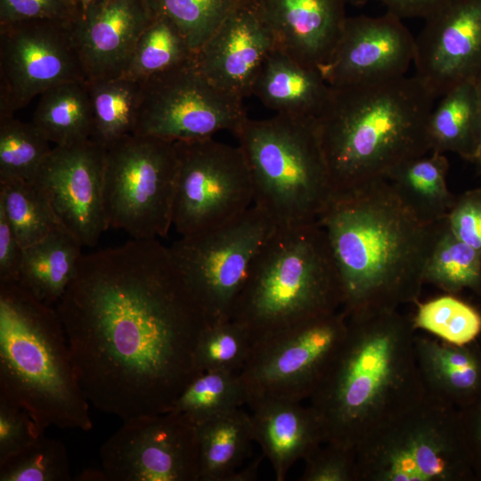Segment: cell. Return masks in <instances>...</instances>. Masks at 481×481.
Listing matches in <instances>:
<instances>
[{
	"label": "cell",
	"mask_w": 481,
	"mask_h": 481,
	"mask_svg": "<svg viewBox=\"0 0 481 481\" xmlns=\"http://www.w3.org/2000/svg\"><path fill=\"white\" fill-rule=\"evenodd\" d=\"M31 122L55 146L91 139L94 115L87 81L67 82L45 91Z\"/></svg>",
	"instance_id": "obj_29"
},
{
	"label": "cell",
	"mask_w": 481,
	"mask_h": 481,
	"mask_svg": "<svg viewBox=\"0 0 481 481\" xmlns=\"http://www.w3.org/2000/svg\"><path fill=\"white\" fill-rule=\"evenodd\" d=\"M412 317L398 310L347 316L346 337L309 404L325 444L355 450L426 393Z\"/></svg>",
	"instance_id": "obj_3"
},
{
	"label": "cell",
	"mask_w": 481,
	"mask_h": 481,
	"mask_svg": "<svg viewBox=\"0 0 481 481\" xmlns=\"http://www.w3.org/2000/svg\"><path fill=\"white\" fill-rule=\"evenodd\" d=\"M390 12L403 18L426 19L452 0H378Z\"/></svg>",
	"instance_id": "obj_46"
},
{
	"label": "cell",
	"mask_w": 481,
	"mask_h": 481,
	"mask_svg": "<svg viewBox=\"0 0 481 481\" xmlns=\"http://www.w3.org/2000/svg\"><path fill=\"white\" fill-rule=\"evenodd\" d=\"M425 20L415 76L436 99L481 74V0H452Z\"/></svg>",
	"instance_id": "obj_18"
},
{
	"label": "cell",
	"mask_w": 481,
	"mask_h": 481,
	"mask_svg": "<svg viewBox=\"0 0 481 481\" xmlns=\"http://www.w3.org/2000/svg\"><path fill=\"white\" fill-rule=\"evenodd\" d=\"M82 247L67 230L58 227L24 248L18 283L38 300L57 304L77 273Z\"/></svg>",
	"instance_id": "obj_25"
},
{
	"label": "cell",
	"mask_w": 481,
	"mask_h": 481,
	"mask_svg": "<svg viewBox=\"0 0 481 481\" xmlns=\"http://www.w3.org/2000/svg\"><path fill=\"white\" fill-rule=\"evenodd\" d=\"M149 0H95L71 27L86 81L122 77L154 18Z\"/></svg>",
	"instance_id": "obj_19"
},
{
	"label": "cell",
	"mask_w": 481,
	"mask_h": 481,
	"mask_svg": "<svg viewBox=\"0 0 481 481\" xmlns=\"http://www.w3.org/2000/svg\"><path fill=\"white\" fill-rule=\"evenodd\" d=\"M23 253L24 248L0 208V282H19Z\"/></svg>",
	"instance_id": "obj_44"
},
{
	"label": "cell",
	"mask_w": 481,
	"mask_h": 481,
	"mask_svg": "<svg viewBox=\"0 0 481 481\" xmlns=\"http://www.w3.org/2000/svg\"><path fill=\"white\" fill-rule=\"evenodd\" d=\"M414 55L415 38L394 13L347 17L320 71L331 87L374 83L406 76Z\"/></svg>",
	"instance_id": "obj_17"
},
{
	"label": "cell",
	"mask_w": 481,
	"mask_h": 481,
	"mask_svg": "<svg viewBox=\"0 0 481 481\" xmlns=\"http://www.w3.org/2000/svg\"><path fill=\"white\" fill-rule=\"evenodd\" d=\"M154 14L171 20L195 53L222 23L249 0H149Z\"/></svg>",
	"instance_id": "obj_37"
},
{
	"label": "cell",
	"mask_w": 481,
	"mask_h": 481,
	"mask_svg": "<svg viewBox=\"0 0 481 481\" xmlns=\"http://www.w3.org/2000/svg\"><path fill=\"white\" fill-rule=\"evenodd\" d=\"M78 481H109L108 477L102 469H88L79 473L75 478Z\"/></svg>",
	"instance_id": "obj_48"
},
{
	"label": "cell",
	"mask_w": 481,
	"mask_h": 481,
	"mask_svg": "<svg viewBox=\"0 0 481 481\" xmlns=\"http://www.w3.org/2000/svg\"><path fill=\"white\" fill-rule=\"evenodd\" d=\"M252 348L247 331L232 319L210 322L201 331L194 353L196 370L240 373Z\"/></svg>",
	"instance_id": "obj_38"
},
{
	"label": "cell",
	"mask_w": 481,
	"mask_h": 481,
	"mask_svg": "<svg viewBox=\"0 0 481 481\" xmlns=\"http://www.w3.org/2000/svg\"><path fill=\"white\" fill-rule=\"evenodd\" d=\"M140 83L135 135L196 141L223 130L235 134L248 118L242 100L216 87L195 61Z\"/></svg>",
	"instance_id": "obj_13"
},
{
	"label": "cell",
	"mask_w": 481,
	"mask_h": 481,
	"mask_svg": "<svg viewBox=\"0 0 481 481\" xmlns=\"http://www.w3.org/2000/svg\"><path fill=\"white\" fill-rule=\"evenodd\" d=\"M248 395L239 373L225 371L199 372L184 387L172 411L195 425L218 413L247 404Z\"/></svg>",
	"instance_id": "obj_34"
},
{
	"label": "cell",
	"mask_w": 481,
	"mask_h": 481,
	"mask_svg": "<svg viewBox=\"0 0 481 481\" xmlns=\"http://www.w3.org/2000/svg\"><path fill=\"white\" fill-rule=\"evenodd\" d=\"M264 455L258 457L255 461H251L248 466L236 471L232 481H251L256 479L258 468L260 465V460Z\"/></svg>",
	"instance_id": "obj_47"
},
{
	"label": "cell",
	"mask_w": 481,
	"mask_h": 481,
	"mask_svg": "<svg viewBox=\"0 0 481 481\" xmlns=\"http://www.w3.org/2000/svg\"><path fill=\"white\" fill-rule=\"evenodd\" d=\"M100 457L109 481H200L196 425L175 411L124 420Z\"/></svg>",
	"instance_id": "obj_14"
},
{
	"label": "cell",
	"mask_w": 481,
	"mask_h": 481,
	"mask_svg": "<svg viewBox=\"0 0 481 481\" xmlns=\"http://www.w3.org/2000/svg\"><path fill=\"white\" fill-rule=\"evenodd\" d=\"M195 55L177 26L168 18L155 14L139 37L122 77L141 82L192 62Z\"/></svg>",
	"instance_id": "obj_31"
},
{
	"label": "cell",
	"mask_w": 481,
	"mask_h": 481,
	"mask_svg": "<svg viewBox=\"0 0 481 481\" xmlns=\"http://www.w3.org/2000/svg\"><path fill=\"white\" fill-rule=\"evenodd\" d=\"M254 440L270 461L277 481L291 467L325 444L322 421L308 404L289 400H262L249 404Z\"/></svg>",
	"instance_id": "obj_22"
},
{
	"label": "cell",
	"mask_w": 481,
	"mask_h": 481,
	"mask_svg": "<svg viewBox=\"0 0 481 481\" xmlns=\"http://www.w3.org/2000/svg\"><path fill=\"white\" fill-rule=\"evenodd\" d=\"M175 144L130 134L106 147L103 198L109 228L133 239L167 235L173 225Z\"/></svg>",
	"instance_id": "obj_9"
},
{
	"label": "cell",
	"mask_w": 481,
	"mask_h": 481,
	"mask_svg": "<svg viewBox=\"0 0 481 481\" xmlns=\"http://www.w3.org/2000/svg\"><path fill=\"white\" fill-rule=\"evenodd\" d=\"M234 135L250 172L254 205L277 226L317 222L334 192L316 118H248Z\"/></svg>",
	"instance_id": "obj_7"
},
{
	"label": "cell",
	"mask_w": 481,
	"mask_h": 481,
	"mask_svg": "<svg viewBox=\"0 0 481 481\" xmlns=\"http://www.w3.org/2000/svg\"><path fill=\"white\" fill-rule=\"evenodd\" d=\"M345 0H257L275 48L304 65L329 61L346 20Z\"/></svg>",
	"instance_id": "obj_21"
},
{
	"label": "cell",
	"mask_w": 481,
	"mask_h": 481,
	"mask_svg": "<svg viewBox=\"0 0 481 481\" xmlns=\"http://www.w3.org/2000/svg\"><path fill=\"white\" fill-rule=\"evenodd\" d=\"M345 1L346 4L355 5V6L363 5L364 4L368 2V0H345Z\"/></svg>",
	"instance_id": "obj_51"
},
{
	"label": "cell",
	"mask_w": 481,
	"mask_h": 481,
	"mask_svg": "<svg viewBox=\"0 0 481 481\" xmlns=\"http://www.w3.org/2000/svg\"><path fill=\"white\" fill-rule=\"evenodd\" d=\"M79 10V15L86 12L90 4L95 0H73Z\"/></svg>",
	"instance_id": "obj_50"
},
{
	"label": "cell",
	"mask_w": 481,
	"mask_h": 481,
	"mask_svg": "<svg viewBox=\"0 0 481 481\" xmlns=\"http://www.w3.org/2000/svg\"><path fill=\"white\" fill-rule=\"evenodd\" d=\"M106 147L88 139L55 146L34 182L61 225L82 246H94L109 228L103 198Z\"/></svg>",
	"instance_id": "obj_16"
},
{
	"label": "cell",
	"mask_w": 481,
	"mask_h": 481,
	"mask_svg": "<svg viewBox=\"0 0 481 481\" xmlns=\"http://www.w3.org/2000/svg\"><path fill=\"white\" fill-rule=\"evenodd\" d=\"M89 403L124 420L172 411L209 320L157 239L82 255L57 302Z\"/></svg>",
	"instance_id": "obj_1"
},
{
	"label": "cell",
	"mask_w": 481,
	"mask_h": 481,
	"mask_svg": "<svg viewBox=\"0 0 481 481\" xmlns=\"http://www.w3.org/2000/svg\"><path fill=\"white\" fill-rule=\"evenodd\" d=\"M477 86H478V94H479V125H480V138H479V146L477 154L476 157V159L474 162H476L478 166V168L481 172V74L477 78Z\"/></svg>",
	"instance_id": "obj_49"
},
{
	"label": "cell",
	"mask_w": 481,
	"mask_h": 481,
	"mask_svg": "<svg viewBox=\"0 0 481 481\" xmlns=\"http://www.w3.org/2000/svg\"><path fill=\"white\" fill-rule=\"evenodd\" d=\"M342 306L340 279L317 221L275 228L253 261L231 319L253 345Z\"/></svg>",
	"instance_id": "obj_6"
},
{
	"label": "cell",
	"mask_w": 481,
	"mask_h": 481,
	"mask_svg": "<svg viewBox=\"0 0 481 481\" xmlns=\"http://www.w3.org/2000/svg\"><path fill=\"white\" fill-rule=\"evenodd\" d=\"M276 227L253 205L224 224L182 236L168 247L209 322L231 319L253 261Z\"/></svg>",
	"instance_id": "obj_10"
},
{
	"label": "cell",
	"mask_w": 481,
	"mask_h": 481,
	"mask_svg": "<svg viewBox=\"0 0 481 481\" xmlns=\"http://www.w3.org/2000/svg\"><path fill=\"white\" fill-rule=\"evenodd\" d=\"M330 86L321 71L273 49L255 80L252 94L276 114L316 118Z\"/></svg>",
	"instance_id": "obj_24"
},
{
	"label": "cell",
	"mask_w": 481,
	"mask_h": 481,
	"mask_svg": "<svg viewBox=\"0 0 481 481\" xmlns=\"http://www.w3.org/2000/svg\"><path fill=\"white\" fill-rule=\"evenodd\" d=\"M69 480L71 474L65 445L45 434L0 461V481Z\"/></svg>",
	"instance_id": "obj_39"
},
{
	"label": "cell",
	"mask_w": 481,
	"mask_h": 481,
	"mask_svg": "<svg viewBox=\"0 0 481 481\" xmlns=\"http://www.w3.org/2000/svg\"><path fill=\"white\" fill-rule=\"evenodd\" d=\"M49 143L32 122L0 117V180L34 181L53 150Z\"/></svg>",
	"instance_id": "obj_35"
},
{
	"label": "cell",
	"mask_w": 481,
	"mask_h": 481,
	"mask_svg": "<svg viewBox=\"0 0 481 481\" xmlns=\"http://www.w3.org/2000/svg\"><path fill=\"white\" fill-rule=\"evenodd\" d=\"M0 399L43 431L93 428L57 310L18 282H0Z\"/></svg>",
	"instance_id": "obj_5"
},
{
	"label": "cell",
	"mask_w": 481,
	"mask_h": 481,
	"mask_svg": "<svg viewBox=\"0 0 481 481\" xmlns=\"http://www.w3.org/2000/svg\"><path fill=\"white\" fill-rule=\"evenodd\" d=\"M45 434L30 414L0 399V461L22 450Z\"/></svg>",
	"instance_id": "obj_42"
},
{
	"label": "cell",
	"mask_w": 481,
	"mask_h": 481,
	"mask_svg": "<svg viewBox=\"0 0 481 481\" xmlns=\"http://www.w3.org/2000/svg\"><path fill=\"white\" fill-rule=\"evenodd\" d=\"M424 283L452 295L465 289H481V252L457 238L446 217L440 221L425 267Z\"/></svg>",
	"instance_id": "obj_32"
},
{
	"label": "cell",
	"mask_w": 481,
	"mask_h": 481,
	"mask_svg": "<svg viewBox=\"0 0 481 481\" xmlns=\"http://www.w3.org/2000/svg\"><path fill=\"white\" fill-rule=\"evenodd\" d=\"M347 331L343 309L290 326L252 345L239 373L247 404L309 399Z\"/></svg>",
	"instance_id": "obj_11"
},
{
	"label": "cell",
	"mask_w": 481,
	"mask_h": 481,
	"mask_svg": "<svg viewBox=\"0 0 481 481\" xmlns=\"http://www.w3.org/2000/svg\"><path fill=\"white\" fill-rule=\"evenodd\" d=\"M446 220L457 238L481 252V189L456 198Z\"/></svg>",
	"instance_id": "obj_43"
},
{
	"label": "cell",
	"mask_w": 481,
	"mask_h": 481,
	"mask_svg": "<svg viewBox=\"0 0 481 481\" xmlns=\"http://www.w3.org/2000/svg\"><path fill=\"white\" fill-rule=\"evenodd\" d=\"M249 2L256 4L257 0H249Z\"/></svg>",
	"instance_id": "obj_52"
},
{
	"label": "cell",
	"mask_w": 481,
	"mask_h": 481,
	"mask_svg": "<svg viewBox=\"0 0 481 481\" xmlns=\"http://www.w3.org/2000/svg\"><path fill=\"white\" fill-rule=\"evenodd\" d=\"M175 144L173 225L182 236L224 224L254 205L250 172L240 146L213 137Z\"/></svg>",
	"instance_id": "obj_12"
},
{
	"label": "cell",
	"mask_w": 481,
	"mask_h": 481,
	"mask_svg": "<svg viewBox=\"0 0 481 481\" xmlns=\"http://www.w3.org/2000/svg\"><path fill=\"white\" fill-rule=\"evenodd\" d=\"M0 208L23 248L61 226L48 198L34 181L0 180Z\"/></svg>",
	"instance_id": "obj_33"
},
{
	"label": "cell",
	"mask_w": 481,
	"mask_h": 481,
	"mask_svg": "<svg viewBox=\"0 0 481 481\" xmlns=\"http://www.w3.org/2000/svg\"><path fill=\"white\" fill-rule=\"evenodd\" d=\"M301 481H357L355 453L323 444L305 460Z\"/></svg>",
	"instance_id": "obj_40"
},
{
	"label": "cell",
	"mask_w": 481,
	"mask_h": 481,
	"mask_svg": "<svg viewBox=\"0 0 481 481\" xmlns=\"http://www.w3.org/2000/svg\"><path fill=\"white\" fill-rule=\"evenodd\" d=\"M412 322L416 330L459 346L473 343L481 332V314L452 294L419 304Z\"/></svg>",
	"instance_id": "obj_36"
},
{
	"label": "cell",
	"mask_w": 481,
	"mask_h": 481,
	"mask_svg": "<svg viewBox=\"0 0 481 481\" xmlns=\"http://www.w3.org/2000/svg\"><path fill=\"white\" fill-rule=\"evenodd\" d=\"M196 428L200 481H232L255 442L250 414L236 408L210 417Z\"/></svg>",
	"instance_id": "obj_26"
},
{
	"label": "cell",
	"mask_w": 481,
	"mask_h": 481,
	"mask_svg": "<svg viewBox=\"0 0 481 481\" xmlns=\"http://www.w3.org/2000/svg\"><path fill=\"white\" fill-rule=\"evenodd\" d=\"M470 344L454 345L419 333L415 338L425 387L458 409L481 397V350Z\"/></svg>",
	"instance_id": "obj_23"
},
{
	"label": "cell",
	"mask_w": 481,
	"mask_h": 481,
	"mask_svg": "<svg viewBox=\"0 0 481 481\" xmlns=\"http://www.w3.org/2000/svg\"><path fill=\"white\" fill-rule=\"evenodd\" d=\"M273 37L255 4L233 12L196 52L195 64L216 87L240 100L252 94Z\"/></svg>",
	"instance_id": "obj_20"
},
{
	"label": "cell",
	"mask_w": 481,
	"mask_h": 481,
	"mask_svg": "<svg viewBox=\"0 0 481 481\" xmlns=\"http://www.w3.org/2000/svg\"><path fill=\"white\" fill-rule=\"evenodd\" d=\"M460 415L474 473L481 477V397L470 405L460 409Z\"/></svg>",
	"instance_id": "obj_45"
},
{
	"label": "cell",
	"mask_w": 481,
	"mask_h": 481,
	"mask_svg": "<svg viewBox=\"0 0 481 481\" xmlns=\"http://www.w3.org/2000/svg\"><path fill=\"white\" fill-rule=\"evenodd\" d=\"M436 98L416 77L331 87L316 117L334 197L430 151Z\"/></svg>",
	"instance_id": "obj_4"
},
{
	"label": "cell",
	"mask_w": 481,
	"mask_h": 481,
	"mask_svg": "<svg viewBox=\"0 0 481 481\" xmlns=\"http://www.w3.org/2000/svg\"><path fill=\"white\" fill-rule=\"evenodd\" d=\"M78 16L73 0H0V24L29 20L74 23Z\"/></svg>",
	"instance_id": "obj_41"
},
{
	"label": "cell",
	"mask_w": 481,
	"mask_h": 481,
	"mask_svg": "<svg viewBox=\"0 0 481 481\" xmlns=\"http://www.w3.org/2000/svg\"><path fill=\"white\" fill-rule=\"evenodd\" d=\"M94 115L93 140L105 147L134 134L141 101L139 81L119 77L87 81Z\"/></svg>",
	"instance_id": "obj_30"
},
{
	"label": "cell",
	"mask_w": 481,
	"mask_h": 481,
	"mask_svg": "<svg viewBox=\"0 0 481 481\" xmlns=\"http://www.w3.org/2000/svg\"><path fill=\"white\" fill-rule=\"evenodd\" d=\"M72 24L54 20L0 24V117L13 116L53 86L86 81Z\"/></svg>",
	"instance_id": "obj_15"
},
{
	"label": "cell",
	"mask_w": 481,
	"mask_h": 481,
	"mask_svg": "<svg viewBox=\"0 0 481 481\" xmlns=\"http://www.w3.org/2000/svg\"><path fill=\"white\" fill-rule=\"evenodd\" d=\"M355 463L357 481H463L475 475L460 409L428 390L358 446Z\"/></svg>",
	"instance_id": "obj_8"
},
{
	"label": "cell",
	"mask_w": 481,
	"mask_h": 481,
	"mask_svg": "<svg viewBox=\"0 0 481 481\" xmlns=\"http://www.w3.org/2000/svg\"><path fill=\"white\" fill-rule=\"evenodd\" d=\"M440 98L428 118L430 151L453 152L474 162L480 138L477 79L456 85Z\"/></svg>",
	"instance_id": "obj_28"
},
{
	"label": "cell",
	"mask_w": 481,
	"mask_h": 481,
	"mask_svg": "<svg viewBox=\"0 0 481 481\" xmlns=\"http://www.w3.org/2000/svg\"><path fill=\"white\" fill-rule=\"evenodd\" d=\"M448 171L444 154L429 151L404 162L387 180L418 219L433 224L447 216L456 200L447 186Z\"/></svg>",
	"instance_id": "obj_27"
},
{
	"label": "cell",
	"mask_w": 481,
	"mask_h": 481,
	"mask_svg": "<svg viewBox=\"0 0 481 481\" xmlns=\"http://www.w3.org/2000/svg\"><path fill=\"white\" fill-rule=\"evenodd\" d=\"M440 221L418 219L387 179L333 198L318 222L328 238L347 316L398 310L418 300Z\"/></svg>",
	"instance_id": "obj_2"
}]
</instances>
